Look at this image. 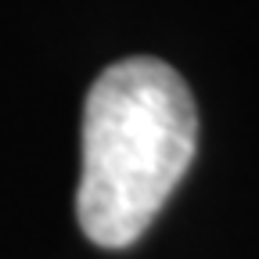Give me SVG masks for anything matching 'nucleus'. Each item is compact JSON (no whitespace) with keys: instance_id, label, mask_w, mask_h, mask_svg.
<instances>
[{"instance_id":"1","label":"nucleus","mask_w":259,"mask_h":259,"mask_svg":"<svg viewBox=\"0 0 259 259\" xmlns=\"http://www.w3.org/2000/svg\"><path fill=\"white\" fill-rule=\"evenodd\" d=\"M194 144L198 108L177 69L158 58L108 65L83 108V234L101 248L134 245L187 173Z\"/></svg>"}]
</instances>
